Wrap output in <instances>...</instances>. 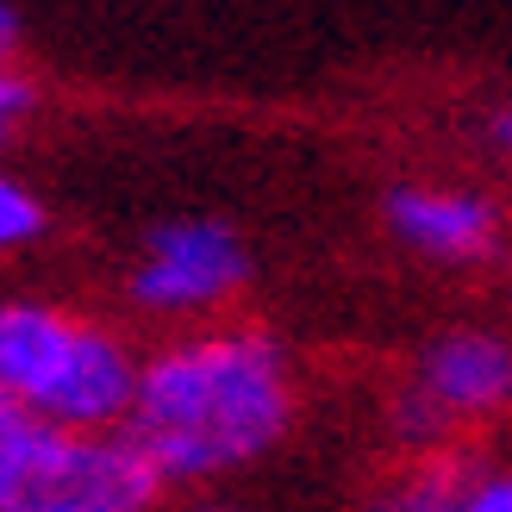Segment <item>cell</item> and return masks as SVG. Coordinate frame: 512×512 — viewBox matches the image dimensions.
<instances>
[{
	"instance_id": "obj_1",
	"label": "cell",
	"mask_w": 512,
	"mask_h": 512,
	"mask_svg": "<svg viewBox=\"0 0 512 512\" xmlns=\"http://www.w3.org/2000/svg\"><path fill=\"white\" fill-rule=\"evenodd\" d=\"M294 425V363L269 331L219 325L138 356L125 438L163 488H200L269 456Z\"/></svg>"
},
{
	"instance_id": "obj_2",
	"label": "cell",
	"mask_w": 512,
	"mask_h": 512,
	"mask_svg": "<svg viewBox=\"0 0 512 512\" xmlns=\"http://www.w3.org/2000/svg\"><path fill=\"white\" fill-rule=\"evenodd\" d=\"M138 350L75 306L0 300V394L57 431H119Z\"/></svg>"
},
{
	"instance_id": "obj_3",
	"label": "cell",
	"mask_w": 512,
	"mask_h": 512,
	"mask_svg": "<svg viewBox=\"0 0 512 512\" xmlns=\"http://www.w3.org/2000/svg\"><path fill=\"white\" fill-rule=\"evenodd\" d=\"M163 481L125 431H57L25 419L0 450V512H150Z\"/></svg>"
},
{
	"instance_id": "obj_4",
	"label": "cell",
	"mask_w": 512,
	"mask_h": 512,
	"mask_svg": "<svg viewBox=\"0 0 512 512\" xmlns=\"http://www.w3.org/2000/svg\"><path fill=\"white\" fill-rule=\"evenodd\" d=\"M506 394H512L506 338L488 325H456L419 350V369L394 400V438L419 456L450 450L463 425H488L494 413H506Z\"/></svg>"
},
{
	"instance_id": "obj_5",
	"label": "cell",
	"mask_w": 512,
	"mask_h": 512,
	"mask_svg": "<svg viewBox=\"0 0 512 512\" xmlns=\"http://www.w3.org/2000/svg\"><path fill=\"white\" fill-rule=\"evenodd\" d=\"M250 281V250L225 219H163L150 225L132 269V300L157 319H200L238 300Z\"/></svg>"
},
{
	"instance_id": "obj_6",
	"label": "cell",
	"mask_w": 512,
	"mask_h": 512,
	"mask_svg": "<svg viewBox=\"0 0 512 512\" xmlns=\"http://www.w3.org/2000/svg\"><path fill=\"white\" fill-rule=\"evenodd\" d=\"M388 213V232L431 256V263H450V269H469V263H488L500 250V207L481 188H431V182H406L381 200Z\"/></svg>"
},
{
	"instance_id": "obj_7",
	"label": "cell",
	"mask_w": 512,
	"mask_h": 512,
	"mask_svg": "<svg viewBox=\"0 0 512 512\" xmlns=\"http://www.w3.org/2000/svg\"><path fill=\"white\" fill-rule=\"evenodd\" d=\"M469 456L456 450H431L419 463H406L388 488L369 500V512H456V488H463Z\"/></svg>"
},
{
	"instance_id": "obj_8",
	"label": "cell",
	"mask_w": 512,
	"mask_h": 512,
	"mask_svg": "<svg viewBox=\"0 0 512 512\" xmlns=\"http://www.w3.org/2000/svg\"><path fill=\"white\" fill-rule=\"evenodd\" d=\"M44 225H50L44 200L25 188L19 175L0 169V256H13V250H25V244H38V238H44Z\"/></svg>"
},
{
	"instance_id": "obj_9",
	"label": "cell",
	"mask_w": 512,
	"mask_h": 512,
	"mask_svg": "<svg viewBox=\"0 0 512 512\" xmlns=\"http://www.w3.org/2000/svg\"><path fill=\"white\" fill-rule=\"evenodd\" d=\"M456 512H512V475L494 463H469L463 488H456Z\"/></svg>"
},
{
	"instance_id": "obj_10",
	"label": "cell",
	"mask_w": 512,
	"mask_h": 512,
	"mask_svg": "<svg viewBox=\"0 0 512 512\" xmlns=\"http://www.w3.org/2000/svg\"><path fill=\"white\" fill-rule=\"evenodd\" d=\"M7 63H19V13L0 0V69Z\"/></svg>"
},
{
	"instance_id": "obj_11",
	"label": "cell",
	"mask_w": 512,
	"mask_h": 512,
	"mask_svg": "<svg viewBox=\"0 0 512 512\" xmlns=\"http://www.w3.org/2000/svg\"><path fill=\"white\" fill-rule=\"evenodd\" d=\"M19 425H25V413H19V406H13L7 394H0V450L13 444V431H19Z\"/></svg>"
},
{
	"instance_id": "obj_12",
	"label": "cell",
	"mask_w": 512,
	"mask_h": 512,
	"mask_svg": "<svg viewBox=\"0 0 512 512\" xmlns=\"http://www.w3.org/2000/svg\"><path fill=\"white\" fill-rule=\"evenodd\" d=\"M194 512H244V506H232V500H200Z\"/></svg>"
},
{
	"instance_id": "obj_13",
	"label": "cell",
	"mask_w": 512,
	"mask_h": 512,
	"mask_svg": "<svg viewBox=\"0 0 512 512\" xmlns=\"http://www.w3.org/2000/svg\"><path fill=\"white\" fill-rule=\"evenodd\" d=\"M7 138H13V125H7V119H0V144H7Z\"/></svg>"
}]
</instances>
